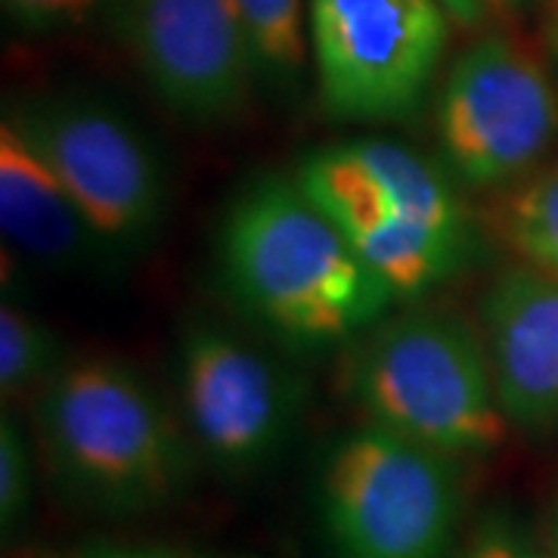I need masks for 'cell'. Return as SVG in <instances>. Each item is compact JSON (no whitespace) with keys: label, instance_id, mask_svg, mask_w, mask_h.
Returning a JSON list of instances; mask_svg holds the SVG:
<instances>
[{"label":"cell","instance_id":"1","mask_svg":"<svg viewBox=\"0 0 558 558\" xmlns=\"http://www.w3.org/2000/svg\"><path fill=\"white\" fill-rule=\"evenodd\" d=\"M220 274L248 317L295 348L363 336L398 304L295 174H264L236 196Z\"/></svg>","mask_w":558,"mask_h":558},{"label":"cell","instance_id":"2","mask_svg":"<svg viewBox=\"0 0 558 558\" xmlns=\"http://www.w3.org/2000/svg\"><path fill=\"white\" fill-rule=\"evenodd\" d=\"M38 447L72 502L109 519L183 497L196 447L186 425L119 360H78L35 398Z\"/></svg>","mask_w":558,"mask_h":558},{"label":"cell","instance_id":"3","mask_svg":"<svg viewBox=\"0 0 558 558\" xmlns=\"http://www.w3.org/2000/svg\"><path fill=\"white\" fill-rule=\"evenodd\" d=\"M295 180L398 304L425 299L472 255L457 180L407 143L363 137L323 146L301 161Z\"/></svg>","mask_w":558,"mask_h":558},{"label":"cell","instance_id":"4","mask_svg":"<svg viewBox=\"0 0 558 558\" xmlns=\"http://www.w3.org/2000/svg\"><path fill=\"white\" fill-rule=\"evenodd\" d=\"M348 388L366 422L447 457H487L512 428L481 329L450 311L379 319L351 357Z\"/></svg>","mask_w":558,"mask_h":558},{"label":"cell","instance_id":"5","mask_svg":"<svg viewBox=\"0 0 558 558\" xmlns=\"http://www.w3.org/2000/svg\"><path fill=\"white\" fill-rule=\"evenodd\" d=\"M317 512L329 558H453L465 519L462 459L363 422L326 450Z\"/></svg>","mask_w":558,"mask_h":558},{"label":"cell","instance_id":"6","mask_svg":"<svg viewBox=\"0 0 558 558\" xmlns=\"http://www.w3.org/2000/svg\"><path fill=\"white\" fill-rule=\"evenodd\" d=\"M435 134L457 186L515 190L556 149V75L509 32H481L440 78Z\"/></svg>","mask_w":558,"mask_h":558},{"label":"cell","instance_id":"7","mask_svg":"<svg viewBox=\"0 0 558 558\" xmlns=\"http://www.w3.org/2000/svg\"><path fill=\"white\" fill-rule=\"evenodd\" d=\"M440 0H307V38L326 116L407 121L425 106L450 47Z\"/></svg>","mask_w":558,"mask_h":558},{"label":"cell","instance_id":"8","mask_svg":"<svg viewBox=\"0 0 558 558\" xmlns=\"http://www.w3.org/2000/svg\"><path fill=\"white\" fill-rule=\"evenodd\" d=\"M7 116L119 258L156 236L168 208V178L159 149L131 116L81 90L16 102Z\"/></svg>","mask_w":558,"mask_h":558},{"label":"cell","instance_id":"9","mask_svg":"<svg viewBox=\"0 0 558 558\" xmlns=\"http://www.w3.org/2000/svg\"><path fill=\"white\" fill-rule=\"evenodd\" d=\"M178 395L186 435L223 478H255L292 444L304 388L277 357L211 319L178 341Z\"/></svg>","mask_w":558,"mask_h":558},{"label":"cell","instance_id":"10","mask_svg":"<svg viewBox=\"0 0 558 558\" xmlns=\"http://www.w3.org/2000/svg\"><path fill=\"white\" fill-rule=\"evenodd\" d=\"M119 35L149 90L190 124L233 121L260 84L233 0H119Z\"/></svg>","mask_w":558,"mask_h":558},{"label":"cell","instance_id":"11","mask_svg":"<svg viewBox=\"0 0 558 558\" xmlns=\"http://www.w3.org/2000/svg\"><path fill=\"white\" fill-rule=\"evenodd\" d=\"M499 410L512 428L558 425V277L537 267L502 270L478 301Z\"/></svg>","mask_w":558,"mask_h":558},{"label":"cell","instance_id":"12","mask_svg":"<svg viewBox=\"0 0 558 558\" xmlns=\"http://www.w3.org/2000/svg\"><path fill=\"white\" fill-rule=\"evenodd\" d=\"M0 227L16 252L57 274H90L119 258L10 116L0 121Z\"/></svg>","mask_w":558,"mask_h":558},{"label":"cell","instance_id":"13","mask_svg":"<svg viewBox=\"0 0 558 558\" xmlns=\"http://www.w3.org/2000/svg\"><path fill=\"white\" fill-rule=\"evenodd\" d=\"M255 47L260 84L295 90L307 72V0H233Z\"/></svg>","mask_w":558,"mask_h":558},{"label":"cell","instance_id":"14","mask_svg":"<svg viewBox=\"0 0 558 558\" xmlns=\"http://www.w3.org/2000/svg\"><path fill=\"white\" fill-rule=\"evenodd\" d=\"M65 366L60 336L47 319L16 301L0 307V395L3 407L16 400H35Z\"/></svg>","mask_w":558,"mask_h":558},{"label":"cell","instance_id":"15","mask_svg":"<svg viewBox=\"0 0 558 558\" xmlns=\"http://www.w3.org/2000/svg\"><path fill=\"white\" fill-rule=\"evenodd\" d=\"M502 236L527 267L558 277V161L512 190L502 208Z\"/></svg>","mask_w":558,"mask_h":558},{"label":"cell","instance_id":"16","mask_svg":"<svg viewBox=\"0 0 558 558\" xmlns=\"http://www.w3.org/2000/svg\"><path fill=\"white\" fill-rule=\"evenodd\" d=\"M35 499V453L10 407L0 416V531L16 539L32 515Z\"/></svg>","mask_w":558,"mask_h":558},{"label":"cell","instance_id":"17","mask_svg":"<svg viewBox=\"0 0 558 558\" xmlns=\"http://www.w3.org/2000/svg\"><path fill=\"white\" fill-rule=\"evenodd\" d=\"M453 558H553V553L515 509L494 506L472 521Z\"/></svg>","mask_w":558,"mask_h":558},{"label":"cell","instance_id":"18","mask_svg":"<svg viewBox=\"0 0 558 558\" xmlns=\"http://www.w3.org/2000/svg\"><path fill=\"white\" fill-rule=\"evenodd\" d=\"M112 0H3V13L25 32H60L90 20Z\"/></svg>","mask_w":558,"mask_h":558},{"label":"cell","instance_id":"19","mask_svg":"<svg viewBox=\"0 0 558 558\" xmlns=\"http://www.w3.org/2000/svg\"><path fill=\"white\" fill-rule=\"evenodd\" d=\"M527 3L531 0H440V7L447 10L453 28L472 32V35L502 28L506 22L521 16Z\"/></svg>","mask_w":558,"mask_h":558},{"label":"cell","instance_id":"20","mask_svg":"<svg viewBox=\"0 0 558 558\" xmlns=\"http://www.w3.org/2000/svg\"><path fill=\"white\" fill-rule=\"evenodd\" d=\"M546 53H549V62H553V75L558 81V10L553 7V16L546 22Z\"/></svg>","mask_w":558,"mask_h":558},{"label":"cell","instance_id":"21","mask_svg":"<svg viewBox=\"0 0 558 558\" xmlns=\"http://www.w3.org/2000/svg\"><path fill=\"white\" fill-rule=\"evenodd\" d=\"M81 558H186L171 556V553H137V549H102V553H87Z\"/></svg>","mask_w":558,"mask_h":558},{"label":"cell","instance_id":"22","mask_svg":"<svg viewBox=\"0 0 558 558\" xmlns=\"http://www.w3.org/2000/svg\"><path fill=\"white\" fill-rule=\"evenodd\" d=\"M549 553L558 558V509H556V524H553V539H549Z\"/></svg>","mask_w":558,"mask_h":558},{"label":"cell","instance_id":"23","mask_svg":"<svg viewBox=\"0 0 558 558\" xmlns=\"http://www.w3.org/2000/svg\"><path fill=\"white\" fill-rule=\"evenodd\" d=\"M553 3H556V10H558V0H553Z\"/></svg>","mask_w":558,"mask_h":558}]
</instances>
